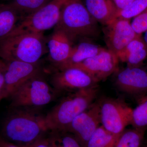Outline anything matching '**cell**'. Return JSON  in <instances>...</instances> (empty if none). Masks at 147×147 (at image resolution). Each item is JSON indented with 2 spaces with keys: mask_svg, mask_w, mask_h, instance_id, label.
Returning <instances> with one entry per match:
<instances>
[{
  "mask_svg": "<svg viewBox=\"0 0 147 147\" xmlns=\"http://www.w3.org/2000/svg\"><path fill=\"white\" fill-rule=\"evenodd\" d=\"M117 57L127 67H139L147 57V45L142 35L131 40Z\"/></svg>",
  "mask_w": 147,
  "mask_h": 147,
  "instance_id": "cell-16",
  "label": "cell"
},
{
  "mask_svg": "<svg viewBox=\"0 0 147 147\" xmlns=\"http://www.w3.org/2000/svg\"><path fill=\"white\" fill-rule=\"evenodd\" d=\"M119 136L111 134L100 125L90 138L87 147H114Z\"/></svg>",
  "mask_w": 147,
  "mask_h": 147,
  "instance_id": "cell-21",
  "label": "cell"
},
{
  "mask_svg": "<svg viewBox=\"0 0 147 147\" xmlns=\"http://www.w3.org/2000/svg\"><path fill=\"white\" fill-rule=\"evenodd\" d=\"M119 60L117 55L105 49L95 56L68 68L79 69L90 75L98 83L105 80L117 70Z\"/></svg>",
  "mask_w": 147,
  "mask_h": 147,
  "instance_id": "cell-10",
  "label": "cell"
},
{
  "mask_svg": "<svg viewBox=\"0 0 147 147\" xmlns=\"http://www.w3.org/2000/svg\"><path fill=\"white\" fill-rule=\"evenodd\" d=\"M47 52L42 33L11 32L0 39V58L5 61L38 63Z\"/></svg>",
  "mask_w": 147,
  "mask_h": 147,
  "instance_id": "cell-2",
  "label": "cell"
},
{
  "mask_svg": "<svg viewBox=\"0 0 147 147\" xmlns=\"http://www.w3.org/2000/svg\"><path fill=\"white\" fill-rule=\"evenodd\" d=\"M84 4L98 23L106 26L117 18L119 10L112 0H85Z\"/></svg>",
  "mask_w": 147,
  "mask_h": 147,
  "instance_id": "cell-15",
  "label": "cell"
},
{
  "mask_svg": "<svg viewBox=\"0 0 147 147\" xmlns=\"http://www.w3.org/2000/svg\"><path fill=\"white\" fill-rule=\"evenodd\" d=\"M47 139L49 147H82L72 134L65 131H50Z\"/></svg>",
  "mask_w": 147,
  "mask_h": 147,
  "instance_id": "cell-22",
  "label": "cell"
},
{
  "mask_svg": "<svg viewBox=\"0 0 147 147\" xmlns=\"http://www.w3.org/2000/svg\"><path fill=\"white\" fill-rule=\"evenodd\" d=\"M51 83L56 91L62 92L94 86L97 82L85 71L75 67H69L53 74Z\"/></svg>",
  "mask_w": 147,
  "mask_h": 147,
  "instance_id": "cell-12",
  "label": "cell"
},
{
  "mask_svg": "<svg viewBox=\"0 0 147 147\" xmlns=\"http://www.w3.org/2000/svg\"><path fill=\"white\" fill-rule=\"evenodd\" d=\"M131 26L137 34L142 35L147 30V9L133 18Z\"/></svg>",
  "mask_w": 147,
  "mask_h": 147,
  "instance_id": "cell-25",
  "label": "cell"
},
{
  "mask_svg": "<svg viewBox=\"0 0 147 147\" xmlns=\"http://www.w3.org/2000/svg\"><path fill=\"white\" fill-rule=\"evenodd\" d=\"M16 108L5 119L2 136L21 147H26L42 138L48 131L45 117L28 109Z\"/></svg>",
  "mask_w": 147,
  "mask_h": 147,
  "instance_id": "cell-1",
  "label": "cell"
},
{
  "mask_svg": "<svg viewBox=\"0 0 147 147\" xmlns=\"http://www.w3.org/2000/svg\"><path fill=\"white\" fill-rule=\"evenodd\" d=\"M143 38H144V40L145 42H146V44L147 45V30L145 32L144 36Z\"/></svg>",
  "mask_w": 147,
  "mask_h": 147,
  "instance_id": "cell-30",
  "label": "cell"
},
{
  "mask_svg": "<svg viewBox=\"0 0 147 147\" xmlns=\"http://www.w3.org/2000/svg\"><path fill=\"white\" fill-rule=\"evenodd\" d=\"M20 19L18 12L9 5L0 6V39L12 31Z\"/></svg>",
  "mask_w": 147,
  "mask_h": 147,
  "instance_id": "cell-18",
  "label": "cell"
},
{
  "mask_svg": "<svg viewBox=\"0 0 147 147\" xmlns=\"http://www.w3.org/2000/svg\"><path fill=\"white\" fill-rule=\"evenodd\" d=\"M97 92L96 86L75 91L64 98L45 116L48 131H65L76 117L91 105Z\"/></svg>",
  "mask_w": 147,
  "mask_h": 147,
  "instance_id": "cell-3",
  "label": "cell"
},
{
  "mask_svg": "<svg viewBox=\"0 0 147 147\" xmlns=\"http://www.w3.org/2000/svg\"><path fill=\"white\" fill-rule=\"evenodd\" d=\"M52 0H12L9 5L18 12L21 18L34 13Z\"/></svg>",
  "mask_w": 147,
  "mask_h": 147,
  "instance_id": "cell-20",
  "label": "cell"
},
{
  "mask_svg": "<svg viewBox=\"0 0 147 147\" xmlns=\"http://www.w3.org/2000/svg\"><path fill=\"white\" fill-rule=\"evenodd\" d=\"M104 28L105 40L108 50L117 55L137 34L131 26L130 20L117 18Z\"/></svg>",
  "mask_w": 147,
  "mask_h": 147,
  "instance_id": "cell-11",
  "label": "cell"
},
{
  "mask_svg": "<svg viewBox=\"0 0 147 147\" xmlns=\"http://www.w3.org/2000/svg\"><path fill=\"white\" fill-rule=\"evenodd\" d=\"M49 59L57 66L61 65L68 59L73 48V42L59 28L55 26L47 41Z\"/></svg>",
  "mask_w": 147,
  "mask_h": 147,
  "instance_id": "cell-14",
  "label": "cell"
},
{
  "mask_svg": "<svg viewBox=\"0 0 147 147\" xmlns=\"http://www.w3.org/2000/svg\"><path fill=\"white\" fill-rule=\"evenodd\" d=\"M0 147H21L18 145L7 140L0 135Z\"/></svg>",
  "mask_w": 147,
  "mask_h": 147,
  "instance_id": "cell-28",
  "label": "cell"
},
{
  "mask_svg": "<svg viewBox=\"0 0 147 147\" xmlns=\"http://www.w3.org/2000/svg\"><path fill=\"white\" fill-rule=\"evenodd\" d=\"M100 124L111 134L120 135L131 125L133 109L119 99L105 98L98 102Z\"/></svg>",
  "mask_w": 147,
  "mask_h": 147,
  "instance_id": "cell-7",
  "label": "cell"
},
{
  "mask_svg": "<svg viewBox=\"0 0 147 147\" xmlns=\"http://www.w3.org/2000/svg\"><path fill=\"white\" fill-rule=\"evenodd\" d=\"M105 49L98 45L88 41H82L73 46L71 54L67 60L57 67L58 70L65 69L76 64L95 56Z\"/></svg>",
  "mask_w": 147,
  "mask_h": 147,
  "instance_id": "cell-17",
  "label": "cell"
},
{
  "mask_svg": "<svg viewBox=\"0 0 147 147\" xmlns=\"http://www.w3.org/2000/svg\"><path fill=\"white\" fill-rule=\"evenodd\" d=\"M119 11L123 10L128 7L134 1V0H112Z\"/></svg>",
  "mask_w": 147,
  "mask_h": 147,
  "instance_id": "cell-27",
  "label": "cell"
},
{
  "mask_svg": "<svg viewBox=\"0 0 147 147\" xmlns=\"http://www.w3.org/2000/svg\"><path fill=\"white\" fill-rule=\"evenodd\" d=\"M26 147H49V146L47 139H44L42 137L33 144Z\"/></svg>",
  "mask_w": 147,
  "mask_h": 147,
  "instance_id": "cell-29",
  "label": "cell"
},
{
  "mask_svg": "<svg viewBox=\"0 0 147 147\" xmlns=\"http://www.w3.org/2000/svg\"><path fill=\"white\" fill-rule=\"evenodd\" d=\"M115 84L121 91L139 94L147 91V72L139 67H127L116 76Z\"/></svg>",
  "mask_w": 147,
  "mask_h": 147,
  "instance_id": "cell-13",
  "label": "cell"
},
{
  "mask_svg": "<svg viewBox=\"0 0 147 147\" xmlns=\"http://www.w3.org/2000/svg\"><path fill=\"white\" fill-rule=\"evenodd\" d=\"M147 9V0H134L128 7L119 11L117 18L130 20Z\"/></svg>",
  "mask_w": 147,
  "mask_h": 147,
  "instance_id": "cell-24",
  "label": "cell"
},
{
  "mask_svg": "<svg viewBox=\"0 0 147 147\" xmlns=\"http://www.w3.org/2000/svg\"><path fill=\"white\" fill-rule=\"evenodd\" d=\"M5 61L3 99L10 97L25 82L42 72L39 63H30L18 61Z\"/></svg>",
  "mask_w": 147,
  "mask_h": 147,
  "instance_id": "cell-8",
  "label": "cell"
},
{
  "mask_svg": "<svg viewBox=\"0 0 147 147\" xmlns=\"http://www.w3.org/2000/svg\"><path fill=\"white\" fill-rule=\"evenodd\" d=\"M100 124L99 104L93 103L72 121L65 131L72 134L82 147H87L90 138Z\"/></svg>",
  "mask_w": 147,
  "mask_h": 147,
  "instance_id": "cell-9",
  "label": "cell"
},
{
  "mask_svg": "<svg viewBox=\"0 0 147 147\" xmlns=\"http://www.w3.org/2000/svg\"><path fill=\"white\" fill-rule=\"evenodd\" d=\"M56 26L62 30L72 42L79 38H95L100 33L98 22L82 0H67L65 3Z\"/></svg>",
  "mask_w": 147,
  "mask_h": 147,
  "instance_id": "cell-4",
  "label": "cell"
},
{
  "mask_svg": "<svg viewBox=\"0 0 147 147\" xmlns=\"http://www.w3.org/2000/svg\"><path fill=\"white\" fill-rule=\"evenodd\" d=\"M5 68V61L0 58V102L3 99Z\"/></svg>",
  "mask_w": 147,
  "mask_h": 147,
  "instance_id": "cell-26",
  "label": "cell"
},
{
  "mask_svg": "<svg viewBox=\"0 0 147 147\" xmlns=\"http://www.w3.org/2000/svg\"><path fill=\"white\" fill-rule=\"evenodd\" d=\"M146 128L125 129L118 138L114 147H141Z\"/></svg>",
  "mask_w": 147,
  "mask_h": 147,
  "instance_id": "cell-19",
  "label": "cell"
},
{
  "mask_svg": "<svg viewBox=\"0 0 147 147\" xmlns=\"http://www.w3.org/2000/svg\"><path fill=\"white\" fill-rule=\"evenodd\" d=\"M67 0H52L34 13L21 18L11 32L42 33L59 23L62 8Z\"/></svg>",
  "mask_w": 147,
  "mask_h": 147,
  "instance_id": "cell-6",
  "label": "cell"
},
{
  "mask_svg": "<svg viewBox=\"0 0 147 147\" xmlns=\"http://www.w3.org/2000/svg\"><path fill=\"white\" fill-rule=\"evenodd\" d=\"M55 92L42 74L32 77L21 85L10 96L12 108H30L49 104L55 98Z\"/></svg>",
  "mask_w": 147,
  "mask_h": 147,
  "instance_id": "cell-5",
  "label": "cell"
},
{
  "mask_svg": "<svg viewBox=\"0 0 147 147\" xmlns=\"http://www.w3.org/2000/svg\"><path fill=\"white\" fill-rule=\"evenodd\" d=\"M131 125L134 128L147 127V96L143 98L138 106L132 111Z\"/></svg>",
  "mask_w": 147,
  "mask_h": 147,
  "instance_id": "cell-23",
  "label": "cell"
},
{
  "mask_svg": "<svg viewBox=\"0 0 147 147\" xmlns=\"http://www.w3.org/2000/svg\"><path fill=\"white\" fill-rule=\"evenodd\" d=\"M144 147H147V146H146Z\"/></svg>",
  "mask_w": 147,
  "mask_h": 147,
  "instance_id": "cell-31",
  "label": "cell"
}]
</instances>
